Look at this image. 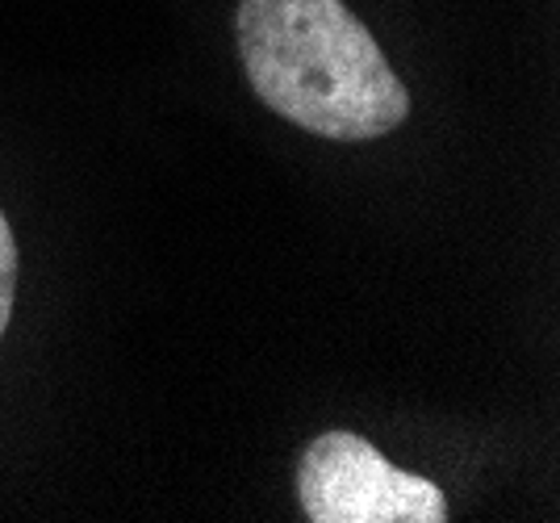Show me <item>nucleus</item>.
I'll return each mask as SVG.
<instances>
[{
	"label": "nucleus",
	"mask_w": 560,
	"mask_h": 523,
	"mask_svg": "<svg viewBox=\"0 0 560 523\" xmlns=\"http://www.w3.org/2000/svg\"><path fill=\"white\" fill-rule=\"evenodd\" d=\"M234 38L256 96L330 143H369L410 118V93L343 0H238Z\"/></svg>",
	"instance_id": "obj_1"
},
{
	"label": "nucleus",
	"mask_w": 560,
	"mask_h": 523,
	"mask_svg": "<svg viewBox=\"0 0 560 523\" xmlns=\"http://www.w3.org/2000/svg\"><path fill=\"white\" fill-rule=\"evenodd\" d=\"M13 298H18V239L9 218L0 214V335L13 318Z\"/></svg>",
	"instance_id": "obj_3"
},
{
	"label": "nucleus",
	"mask_w": 560,
	"mask_h": 523,
	"mask_svg": "<svg viewBox=\"0 0 560 523\" xmlns=\"http://www.w3.org/2000/svg\"><path fill=\"white\" fill-rule=\"evenodd\" d=\"M298 502L310 523H444L435 481L401 474L381 449L351 431H323L298 465Z\"/></svg>",
	"instance_id": "obj_2"
}]
</instances>
